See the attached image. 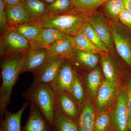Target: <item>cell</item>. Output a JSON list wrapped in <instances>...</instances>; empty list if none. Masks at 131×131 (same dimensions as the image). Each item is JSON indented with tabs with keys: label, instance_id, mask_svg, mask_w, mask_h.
I'll return each mask as SVG.
<instances>
[{
	"label": "cell",
	"instance_id": "obj_1",
	"mask_svg": "<svg viewBox=\"0 0 131 131\" xmlns=\"http://www.w3.org/2000/svg\"><path fill=\"white\" fill-rule=\"evenodd\" d=\"M27 52L1 58L2 83L0 89L1 120L3 118L4 113L9 103L12 90L20 74L21 66Z\"/></svg>",
	"mask_w": 131,
	"mask_h": 131
},
{
	"label": "cell",
	"instance_id": "obj_2",
	"mask_svg": "<svg viewBox=\"0 0 131 131\" xmlns=\"http://www.w3.org/2000/svg\"><path fill=\"white\" fill-rule=\"evenodd\" d=\"M56 94L49 84L33 81L22 96L38 108L50 125L53 124Z\"/></svg>",
	"mask_w": 131,
	"mask_h": 131
},
{
	"label": "cell",
	"instance_id": "obj_3",
	"mask_svg": "<svg viewBox=\"0 0 131 131\" xmlns=\"http://www.w3.org/2000/svg\"><path fill=\"white\" fill-rule=\"evenodd\" d=\"M89 20V16L75 9L58 15L47 14L39 21L43 27L56 29L66 35L73 36Z\"/></svg>",
	"mask_w": 131,
	"mask_h": 131
},
{
	"label": "cell",
	"instance_id": "obj_4",
	"mask_svg": "<svg viewBox=\"0 0 131 131\" xmlns=\"http://www.w3.org/2000/svg\"><path fill=\"white\" fill-rule=\"evenodd\" d=\"M30 48V42L12 28H9L1 34V58L25 53Z\"/></svg>",
	"mask_w": 131,
	"mask_h": 131
},
{
	"label": "cell",
	"instance_id": "obj_5",
	"mask_svg": "<svg viewBox=\"0 0 131 131\" xmlns=\"http://www.w3.org/2000/svg\"><path fill=\"white\" fill-rule=\"evenodd\" d=\"M110 114L111 125L115 131H127L128 121V92L126 90L120 91Z\"/></svg>",
	"mask_w": 131,
	"mask_h": 131
},
{
	"label": "cell",
	"instance_id": "obj_6",
	"mask_svg": "<svg viewBox=\"0 0 131 131\" xmlns=\"http://www.w3.org/2000/svg\"><path fill=\"white\" fill-rule=\"evenodd\" d=\"M74 70L71 62L64 59L56 77L50 84L56 94L62 92H66L69 94Z\"/></svg>",
	"mask_w": 131,
	"mask_h": 131
},
{
	"label": "cell",
	"instance_id": "obj_7",
	"mask_svg": "<svg viewBox=\"0 0 131 131\" xmlns=\"http://www.w3.org/2000/svg\"><path fill=\"white\" fill-rule=\"evenodd\" d=\"M64 59L50 56L39 68L32 72L33 81L50 84L56 77Z\"/></svg>",
	"mask_w": 131,
	"mask_h": 131
},
{
	"label": "cell",
	"instance_id": "obj_8",
	"mask_svg": "<svg viewBox=\"0 0 131 131\" xmlns=\"http://www.w3.org/2000/svg\"><path fill=\"white\" fill-rule=\"evenodd\" d=\"M117 84L105 79L95 98V104L99 113L107 112L112 107L117 96Z\"/></svg>",
	"mask_w": 131,
	"mask_h": 131
},
{
	"label": "cell",
	"instance_id": "obj_9",
	"mask_svg": "<svg viewBox=\"0 0 131 131\" xmlns=\"http://www.w3.org/2000/svg\"><path fill=\"white\" fill-rule=\"evenodd\" d=\"M110 28L113 42L119 55L131 66V37L115 26Z\"/></svg>",
	"mask_w": 131,
	"mask_h": 131
},
{
	"label": "cell",
	"instance_id": "obj_10",
	"mask_svg": "<svg viewBox=\"0 0 131 131\" xmlns=\"http://www.w3.org/2000/svg\"><path fill=\"white\" fill-rule=\"evenodd\" d=\"M88 21L109 51L113 50L114 43L111 30L103 15L96 11L89 16Z\"/></svg>",
	"mask_w": 131,
	"mask_h": 131
},
{
	"label": "cell",
	"instance_id": "obj_11",
	"mask_svg": "<svg viewBox=\"0 0 131 131\" xmlns=\"http://www.w3.org/2000/svg\"><path fill=\"white\" fill-rule=\"evenodd\" d=\"M50 56L47 49H30L24 58L20 74L26 72L32 73L44 63Z\"/></svg>",
	"mask_w": 131,
	"mask_h": 131
},
{
	"label": "cell",
	"instance_id": "obj_12",
	"mask_svg": "<svg viewBox=\"0 0 131 131\" xmlns=\"http://www.w3.org/2000/svg\"><path fill=\"white\" fill-rule=\"evenodd\" d=\"M21 131H52L50 125L38 108L30 103V113Z\"/></svg>",
	"mask_w": 131,
	"mask_h": 131
},
{
	"label": "cell",
	"instance_id": "obj_13",
	"mask_svg": "<svg viewBox=\"0 0 131 131\" xmlns=\"http://www.w3.org/2000/svg\"><path fill=\"white\" fill-rule=\"evenodd\" d=\"M56 95L55 110L77 122L80 112L78 107L80 105L66 92Z\"/></svg>",
	"mask_w": 131,
	"mask_h": 131
},
{
	"label": "cell",
	"instance_id": "obj_14",
	"mask_svg": "<svg viewBox=\"0 0 131 131\" xmlns=\"http://www.w3.org/2000/svg\"><path fill=\"white\" fill-rule=\"evenodd\" d=\"M67 35L54 28L43 27L38 36L30 42V49H47L57 40Z\"/></svg>",
	"mask_w": 131,
	"mask_h": 131
},
{
	"label": "cell",
	"instance_id": "obj_15",
	"mask_svg": "<svg viewBox=\"0 0 131 131\" xmlns=\"http://www.w3.org/2000/svg\"><path fill=\"white\" fill-rule=\"evenodd\" d=\"M28 105V102L24 103L21 108L14 113L9 112L6 108L3 118L1 120L0 131H21V117Z\"/></svg>",
	"mask_w": 131,
	"mask_h": 131
},
{
	"label": "cell",
	"instance_id": "obj_16",
	"mask_svg": "<svg viewBox=\"0 0 131 131\" xmlns=\"http://www.w3.org/2000/svg\"><path fill=\"white\" fill-rule=\"evenodd\" d=\"M71 38L72 36L67 35L53 43L47 49L49 56L68 59L74 49L71 44Z\"/></svg>",
	"mask_w": 131,
	"mask_h": 131
},
{
	"label": "cell",
	"instance_id": "obj_17",
	"mask_svg": "<svg viewBox=\"0 0 131 131\" xmlns=\"http://www.w3.org/2000/svg\"><path fill=\"white\" fill-rule=\"evenodd\" d=\"M9 28L14 27L33 21L25 12L22 3L11 7L5 6Z\"/></svg>",
	"mask_w": 131,
	"mask_h": 131
},
{
	"label": "cell",
	"instance_id": "obj_18",
	"mask_svg": "<svg viewBox=\"0 0 131 131\" xmlns=\"http://www.w3.org/2000/svg\"><path fill=\"white\" fill-rule=\"evenodd\" d=\"M22 6L32 21H39L47 14V4L40 0H24Z\"/></svg>",
	"mask_w": 131,
	"mask_h": 131
},
{
	"label": "cell",
	"instance_id": "obj_19",
	"mask_svg": "<svg viewBox=\"0 0 131 131\" xmlns=\"http://www.w3.org/2000/svg\"><path fill=\"white\" fill-rule=\"evenodd\" d=\"M95 117L92 103L89 102L84 104L78 119V131H93Z\"/></svg>",
	"mask_w": 131,
	"mask_h": 131
},
{
	"label": "cell",
	"instance_id": "obj_20",
	"mask_svg": "<svg viewBox=\"0 0 131 131\" xmlns=\"http://www.w3.org/2000/svg\"><path fill=\"white\" fill-rule=\"evenodd\" d=\"M77 65L94 68L96 67L99 61L96 54L85 52L74 49L70 56L68 59Z\"/></svg>",
	"mask_w": 131,
	"mask_h": 131
},
{
	"label": "cell",
	"instance_id": "obj_21",
	"mask_svg": "<svg viewBox=\"0 0 131 131\" xmlns=\"http://www.w3.org/2000/svg\"><path fill=\"white\" fill-rule=\"evenodd\" d=\"M52 131H78L77 122L55 110Z\"/></svg>",
	"mask_w": 131,
	"mask_h": 131
},
{
	"label": "cell",
	"instance_id": "obj_22",
	"mask_svg": "<svg viewBox=\"0 0 131 131\" xmlns=\"http://www.w3.org/2000/svg\"><path fill=\"white\" fill-rule=\"evenodd\" d=\"M10 28L25 38L29 42H31L38 36L43 27L39 21H33L28 24Z\"/></svg>",
	"mask_w": 131,
	"mask_h": 131
},
{
	"label": "cell",
	"instance_id": "obj_23",
	"mask_svg": "<svg viewBox=\"0 0 131 131\" xmlns=\"http://www.w3.org/2000/svg\"><path fill=\"white\" fill-rule=\"evenodd\" d=\"M71 43L74 49L92 54H103L80 31L72 36Z\"/></svg>",
	"mask_w": 131,
	"mask_h": 131
},
{
	"label": "cell",
	"instance_id": "obj_24",
	"mask_svg": "<svg viewBox=\"0 0 131 131\" xmlns=\"http://www.w3.org/2000/svg\"><path fill=\"white\" fill-rule=\"evenodd\" d=\"M80 31L86 37L94 46L102 52L103 54H108L109 50L101 40L89 21L83 26Z\"/></svg>",
	"mask_w": 131,
	"mask_h": 131
},
{
	"label": "cell",
	"instance_id": "obj_25",
	"mask_svg": "<svg viewBox=\"0 0 131 131\" xmlns=\"http://www.w3.org/2000/svg\"><path fill=\"white\" fill-rule=\"evenodd\" d=\"M107 0H71L77 10L89 16Z\"/></svg>",
	"mask_w": 131,
	"mask_h": 131
},
{
	"label": "cell",
	"instance_id": "obj_26",
	"mask_svg": "<svg viewBox=\"0 0 131 131\" xmlns=\"http://www.w3.org/2000/svg\"><path fill=\"white\" fill-rule=\"evenodd\" d=\"M101 64L106 80L117 84L118 77L114 64L108 54H101Z\"/></svg>",
	"mask_w": 131,
	"mask_h": 131
},
{
	"label": "cell",
	"instance_id": "obj_27",
	"mask_svg": "<svg viewBox=\"0 0 131 131\" xmlns=\"http://www.w3.org/2000/svg\"><path fill=\"white\" fill-rule=\"evenodd\" d=\"M101 7L103 14L112 19H118L120 13L125 8L122 0H107Z\"/></svg>",
	"mask_w": 131,
	"mask_h": 131
},
{
	"label": "cell",
	"instance_id": "obj_28",
	"mask_svg": "<svg viewBox=\"0 0 131 131\" xmlns=\"http://www.w3.org/2000/svg\"><path fill=\"white\" fill-rule=\"evenodd\" d=\"M87 86L91 97H96L98 90L102 83V75L99 69L91 71L87 77Z\"/></svg>",
	"mask_w": 131,
	"mask_h": 131
},
{
	"label": "cell",
	"instance_id": "obj_29",
	"mask_svg": "<svg viewBox=\"0 0 131 131\" xmlns=\"http://www.w3.org/2000/svg\"><path fill=\"white\" fill-rule=\"evenodd\" d=\"M75 9L71 0H55L47 4V14L50 15L62 14Z\"/></svg>",
	"mask_w": 131,
	"mask_h": 131
},
{
	"label": "cell",
	"instance_id": "obj_30",
	"mask_svg": "<svg viewBox=\"0 0 131 131\" xmlns=\"http://www.w3.org/2000/svg\"><path fill=\"white\" fill-rule=\"evenodd\" d=\"M69 95L80 105L84 100V93L83 86L77 71L75 69Z\"/></svg>",
	"mask_w": 131,
	"mask_h": 131
},
{
	"label": "cell",
	"instance_id": "obj_31",
	"mask_svg": "<svg viewBox=\"0 0 131 131\" xmlns=\"http://www.w3.org/2000/svg\"><path fill=\"white\" fill-rule=\"evenodd\" d=\"M111 124L110 113L107 112L99 113L95 118L93 131H108Z\"/></svg>",
	"mask_w": 131,
	"mask_h": 131
},
{
	"label": "cell",
	"instance_id": "obj_32",
	"mask_svg": "<svg viewBox=\"0 0 131 131\" xmlns=\"http://www.w3.org/2000/svg\"><path fill=\"white\" fill-rule=\"evenodd\" d=\"M7 16L5 12V5L3 0H0V31L1 34L9 28Z\"/></svg>",
	"mask_w": 131,
	"mask_h": 131
},
{
	"label": "cell",
	"instance_id": "obj_33",
	"mask_svg": "<svg viewBox=\"0 0 131 131\" xmlns=\"http://www.w3.org/2000/svg\"><path fill=\"white\" fill-rule=\"evenodd\" d=\"M118 19L127 27L131 29V12L124 8L119 15Z\"/></svg>",
	"mask_w": 131,
	"mask_h": 131
},
{
	"label": "cell",
	"instance_id": "obj_34",
	"mask_svg": "<svg viewBox=\"0 0 131 131\" xmlns=\"http://www.w3.org/2000/svg\"><path fill=\"white\" fill-rule=\"evenodd\" d=\"M128 92V100H127V110H128V121L127 127L131 131V78L129 80Z\"/></svg>",
	"mask_w": 131,
	"mask_h": 131
},
{
	"label": "cell",
	"instance_id": "obj_35",
	"mask_svg": "<svg viewBox=\"0 0 131 131\" xmlns=\"http://www.w3.org/2000/svg\"><path fill=\"white\" fill-rule=\"evenodd\" d=\"M6 7H11L21 4L24 0H3Z\"/></svg>",
	"mask_w": 131,
	"mask_h": 131
},
{
	"label": "cell",
	"instance_id": "obj_36",
	"mask_svg": "<svg viewBox=\"0 0 131 131\" xmlns=\"http://www.w3.org/2000/svg\"><path fill=\"white\" fill-rule=\"evenodd\" d=\"M125 8L131 12V0H122Z\"/></svg>",
	"mask_w": 131,
	"mask_h": 131
},
{
	"label": "cell",
	"instance_id": "obj_37",
	"mask_svg": "<svg viewBox=\"0 0 131 131\" xmlns=\"http://www.w3.org/2000/svg\"><path fill=\"white\" fill-rule=\"evenodd\" d=\"M40 1L46 3V4H49L53 2L55 0H40Z\"/></svg>",
	"mask_w": 131,
	"mask_h": 131
}]
</instances>
